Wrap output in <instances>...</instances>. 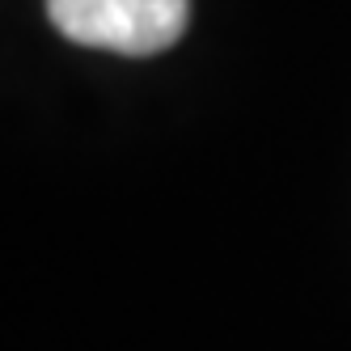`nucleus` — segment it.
<instances>
[{"label":"nucleus","mask_w":351,"mask_h":351,"mask_svg":"<svg viewBox=\"0 0 351 351\" xmlns=\"http://www.w3.org/2000/svg\"><path fill=\"white\" fill-rule=\"evenodd\" d=\"M47 17L81 47L157 56L182 38L191 0H47Z\"/></svg>","instance_id":"1"}]
</instances>
